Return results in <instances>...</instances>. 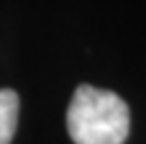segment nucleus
<instances>
[{"mask_svg":"<svg viewBox=\"0 0 146 144\" xmlns=\"http://www.w3.org/2000/svg\"><path fill=\"white\" fill-rule=\"evenodd\" d=\"M129 108L116 93L82 84L69 103L67 129L75 144H123L129 135Z\"/></svg>","mask_w":146,"mask_h":144,"instance_id":"1","label":"nucleus"},{"mask_svg":"<svg viewBox=\"0 0 146 144\" xmlns=\"http://www.w3.org/2000/svg\"><path fill=\"white\" fill-rule=\"evenodd\" d=\"M19 116V97L15 90L2 88L0 90V144H11L17 129Z\"/></svg>","mask_w":146,"mask_h":144,"instance_id":"2","label":"nucleus"}]
</instances>
